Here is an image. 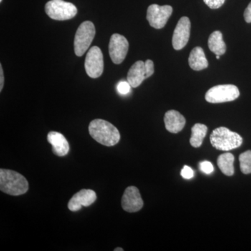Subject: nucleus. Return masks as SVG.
<instances>
[{"instance_id": "obj_1", "label": "nucleus", "mask_w": 251, "mask_h": 251, "mask_svg": "<svg viewBox=\"0 0 251 251\" xmlns=\"http://www.w3.org/2000/svg\"><path fill=\"white\" fill-rule=\"evenodd\" d=\"M89 132L93 139L104 146H115L121 138L115 126L100 119H96L90 122Z\"/></svg>"}, {"instance_id": "obj_2", "label": "nucleus", "mask_w": 251, "mask_h": 251, "mask_svg": "<svg viewBox=\"0 0 251 251\" xmlns=\"http://www.w3.org/2000/svg\"><path fill=\"white\" fill-rule=\"evenodd\" d=\"M29 184L24 176L11 170H0V190L10 196H18L27 193Z\"/></svg>"}, {"instance_id": "obj_3", "label": "nucleus", "mask_w": 251, "mask_h": 251, "mask_svg": "<svg viewBox=\"0 0 251 251\" xmlns=\"http://www.w3.org/2000/svg\"><path fill=\"white\" fill-rule=\"evenodd\" d=\"M210 142L216 150L229 151L239 148L243 143L240 135L231 131L226 127H219L213 130L210 135Z\"/></svg>"}, {"instance_id": "obj_4", "label": "nucleus", "mask_w": 251, "mask_h": 251, "mask_svg": "<svg viewBox=\"0 0 251 251\" xmlns=\"http://www.w3.org/2000/svg\"><path fill=\"white\" fill-rule=\"evenodd\" d=\"M46 14L51 19L55 21H67L72 19L77 15L76 6L64 0H50L46 3Z\"/></svg>"}, {"instance_id": "obj_5", "label": "nucleus", "mask_w": 251, "mask_h": 251, "mask_svg": "<svg viewBox=\"0 0 251 251\" xmlns=\"http://www.w3.org/2000/svg\"><path fill=\"white\" fill-rule=\"evenodd\" d=\"M96 34L95 26L90 21H85L77 28L74 39V51L77 57H82L90 47Z\"/></svg>"}, {"instance_id": "obj_6", "label": "nucleus", "mask_w": 251, "mask_h": 251, "mask_svg": "<svg viewBox=\"0 0 251 251\" xmlns=\"http://www.w3.org/2000/svg\"><path fill=\"white\" fill-rule=\"evenodd\" d=\"M240 95L239 89L234 85H220L206 92L205 99L211 103H221L236 100Z\"/></svg>"}, {"instance_id": "obj_7", "label": "nucleus", "mask_w": 251, "mask_h": 251, "mask_svg": "<svg viewBox=\"0 0 251 251\" xmlns=\"http://www.w3.org/2000/svg\"><path fill=\"white\" fill-rule=\"evenodd\" d=\"M172 14L173 7L169 5L151 4L148 9L147 20L151 27L160 29L165 27Z\"/></svg>"}, {"instance_id": "obj_8", "label": "nucleus", "mask_w": 251, "mask_h": 251, "mask_svg": "<svg viewBox=\"0 0 251 251\" xmlns=\"http://www.w3.org/2000/svg\"><path fill=\"white\" fill-rule=\"evenodd\" d=\"M103 55L98 46L91 48L86 56L85 68L86 73L92 78H97L103 72Z\"/></svg>"}, {"instance_id": "obj_9", "label": "nucleus", "mask_w": 251, "mask_h": 251, "mask_svg": "<svg viewBox=\"0 0 251 251\" xmlns=\"http://www.w3.org/2000/svg\"><path fill=\"white\" fill-rule=\"evenodd\" d=\"M128 41L119 34H112L109 43V54L112 62L120 64L125 60L128 50Z\"/></svg>"}, {"instance_id": "obj_10", "label": "nucleus", "mask_w": 251, "mask_h": 251, "mask_svg": "<svg viewBox=\"0 0 251 251\" xmlns=\"http://www.w3.org/2000/svg\"><path fill=\"white\" fill-rule=\"evenodd\" d=\"M191 21L188 17L180 18L173 33V46L176 50L184 49L189 40L191 34Z\"/></svg>"}, {"instance_id": "obj_11", "label": "nucleus", "mask_w": 251, "mask_h": 251, "mask_svg": "<svg viewBox=\"0 0 251 251\" xmlns=\"http://www.w3.org/2000/svg\"><path fill=\"white\" fill-rule=\"evenodd\" d=\"M144 202L139 190L135 186H128L125 190L122 199L124 210L129 213L137 212L143 208Z\"/></svg>"}, {"instance_id": "obj_12", "label": "nucleus", "mask_w": 251, "mask_h": 251, "mask_svg": "<svg viewBox=\"0 0 251 251\" xmlns=\"http://www.w3.org/2000/svg\"><path fill=\"white\" fill-rule=\"evenodd\" d=\"M97 194L91 189H82L73 196L68 204V207L72 211H77L82 206H89L97 201Z\"/></svg>"}, {"instance_id": "obj_13", "label": "nucleus", "mask_w": 251, "mask_h": 251, "mask_svg": "<svg viewBox=\"0 0 251 251\" xmlns=\"http://www.w3.org/2000/svg\"><path fill=\"white\" fill-rule=\"evenodd\" d=\"M148 77L145 62L138 61L130 68L127 75V81L132 87L135 88L139 87L142 82Z\"/></svg>"}, {"instance_id": "obj_14", "label": "nucleus", "mask_w": 251, "mask_h": 251, "mask_svg": "<svg viewBox=\"0 0 251 251\" xmlns=\"http://www.w3.org/2000/svg\"><path fill=\"white\" fill-rule=\"evenodd\" d=\"M47 140L52 145V152L58 156H64L69 153L70 147L64 135L58 132L50 131L48 134Z\"/></svg>"}, {"instance_id": "obj_15", "label": "nucleus", "mask_w": 251, "mask_h": 251, "mask_svg": "<svg viewBox=\"0 0 251 251\" xmlns=\"http://www.w3.org/2000/svg\"><path fill=\"white\" fill-rule=\"evenodd\" d=\"M164 122L168 131L177 133L184 128L186 119L180 112L171 110L165 114Z\"/></svg>"}, {"instance_id": "obj_16", "label": "nucleus", "mask_w": 251, "mask_h": 251, "mask_svg": "<svg viewBox=\"0 0 251 251\" xmlns=\"http://www.w3.org/2000/svg\"><path fill=\"white\" fill-rule=\"evenodd\" d=\"M188 64L194 71H201L208 67L209 62L202 48L196 47L191 50L188 57Z\"/></svg>"}, {"instance_id": "obj_17", "label": "nucleus", "mask_w": 251, "mask_h": 251, "mask_svg": "<svg viewBox=\"0 0 251 251\" xmlns=\"http://www.w3.org/2000/svg\"><path fill=\"white\" fill-rule=\"evenodd\" d=\"M208 46L213 53L216 55H223L226 52V43L223 39L222 33L215 31L211 33L208 40Z\"/></svg>"}, {"instance_id": "obj_18", "label": "nucleus", "mask_w": 251, "mask_h": 251, "mask_svg": "<svg viewBox=\"0 0 251 251\" xmlns=\"http://www.w3.org/2000/svg\"><path fill=\"white\" fill-rule=\"evenodd\" d=\"M234 156L231 153H225L220 155L217 160L219 169L224 175L232 176L234 173Z\"/></svg>"}, {"instance_id": "obj_19", "label": "nucleus", "mask_w": 251, "mask_h": 251, "mask_svg": "<svg viewBox=\"0 0 251 251\" xmlns=\"http://www.w3.org/2000/svg\"><path fill=\"white\" fill-rule=\"evenodd\" d=\"M207 127L202 124H196L191 128V137L190 143L195 148H200L202 145L203 140L207 133Z\"/></svg>"}, {"instance_id": "obj_20", "label": "nucleus", "mask_w": 251, "mask_h": 251, "mask_svg": "<svg viewBox=\"0 0 251 251\" xmlns=\"http://www.w3.org/2000/svg\"><path fill=\"white\" fill-rule=\"evenodd\" d=\"M241 171L244 174L251 173V150H248L245 152L241 153L239 156Z\"/></svg>"}, {"instance_id": "obj_21", "label": "nucleus", "mask_w": 251, "mask_h": 251, "mask_svg": "<svg viewBox=\"0 0 251 251\" xmlns=\"http://www.w3.org/2000/svg\"><path fill=\"white\" fill-rule=\"evenodd\" d=\"M130 87H132L128 83V81H122L117 85V90H118L119 93L126 95V94L129 93Z\"/></svg>"}, {"instance_id": "obj_22", "label": "nucleus", "mask_w": 251, "mask_h": 251, "mask_svg": "<svg viewBox=\"0 0 251 251\" xmlns=\"http://www.w3.org/2000/svg\"><path fill=\"white\" fill-rule=\"evenodd\" d=\"M201 171L206 175L211 174L214 171V166L209 161H203L200 163Z\"/></svg>"}, {"instance_id": "obj_23", "label": "nucleus", "mask_w": 251, "mask_h": 251, "mask_svg": "<svg viewBox=\"0 0 251 251\" xmlns=\"http://www.w3.org/2000/svg\"><path fill=\"white\" fill-rule=\"evenodd\" d=\"M210 9H216L224 5L226 0H203Z\"/></svg>"}, {"instance_id": "obj_24", "label": "nucleus", "mask_w": 251, "mask_h": 251, "mask_svg": "<svg viewBox=\"0 0 251 251\" xmlns=\"http://www.w3.org/2000/svg\"><path fill=\"white\" fill-rule=\"evenodd\" d=\"M181 175L184 179H190L194 176V172L189 166H185L181 170Z\"/></svg>"}, {"instance_id": "obj_25", "label": "nucleus", "mask_w": 251, "mask_h": 251, "mask_svg": "<svg viewBox=\"0 0 251 251\" xmlns=\"http://www.w3.org/2000/svg\"><path fill=\"white\" fill-rule=\"evenodd\" d=\"M244 19L247 23H251V1L250 4L248 5L247 9L244 11Z\"/></svg>"}, {"instance_id": "obj_26", "label": "nucleus", "mask_w": 251, "mask_h": 251, "mask_svg": "<svg viewBox=\"0 0 251 251\" xmlns=\"http://www.w3.org/2000/svg\"><path fill=\"white\" fill-rule=\"evenodd\" d=\"M4 84V72H3L2 66L0 64V92L2 91Z\"/></svg>"}, {"instance_id": "obj_27", "label": "nucleus", "mask_w": 251, "mask_h": 251, "mask_svg": "<svg viewBox=\"0 0 251 251\" xmlns=\"http://www.w3.org/2000/svg\"><path fill=\"white\" fill-rule=\"evenodd\" d=\"M115 251H123L124 249H122V248H117V249H115Z\"/></svg>"}, {"instance_id": "obj_28", "label": "nucleus", "mask_w": 251, "mask_h": 251, "mask_svg": "<svg viewBox=\"0 0 251 251\" xmlns=\"http://www.w3.org/2000/svg\"><path fill=\"white\" fill-rule=\"evenodd\" d=\"M216 59H220V55H216Z\"/></svg>"}, {"instance_id": "obj_29", "label": "nucleus", "mask_w": 251, "mask_h": 251, "mask_svg": "<svg viewBox=\"0 0 251 251\" xmlns=\"http://www.w3.org/2000/svg\"><path fill=\"white\" fill-rule=\"evenodd\" d=\"M2 1V0H0V2H1Z\"/></svg>"}]
</instances>
